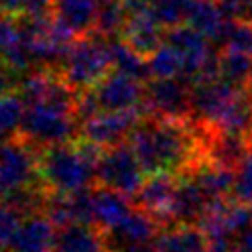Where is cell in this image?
I'll use <instances>...</instances> for the list:
<instances>
[{
  "mask_svg": "<svg viewBox=\"0 0 252 252\" xmlns=\"http://www.w3.org/2000/svg\"><path fill=\"white\" fill-rule=\"evenodd\" d=\"M220 49L242 51V53L252 55V22L248 20L230 22L224 33V39L220 43Z\"/></svg>",
  "mask_w": 252,
  "mask_h": 252,
  "instance_id": "obj_28",
  "label": "cell"
},
{
  "mask_svg": "<svg viewBox=\"0 0 252 252\" xmlns=\"http://www.w3.org/2000/svg\"><path fill=\"white\" fill-rule=\"evenodd\" d=\"M159 228H161V222L154 215L134 207L124 220H120L116 226L102 232L110 252H132L140 246L152 244Z\"/></svg>",
  "mask_w": 252,
  "mask_h": 252,
  "instance_id": "obj_9",
  "label": "cell"
},
{
  "mask_svg": "<svg viewBox=\"0 0 252 252\" xmlns=\"http://www.w3.org/2000/svg\"><path fill=\"white\" fill-rule=\"evenodd\" d=\"M55 252H110L104 232L87 222H71L57 228Z\"/></svg>",
  "mask_w": 252,
  "mask_h": 252,
  "instance_id": "obj_18",
  "label": "cell"
},
{
  "mask_svg": "<svg viewBox=\"0 0 252 252\" xmlns=\"http://www.w3.org/2000/svg\"><path fill=\"white\" fill-rule=\"evenodd\" d=\"M244 91H246V98H248V102H250V110H252V79L248 81V85L244 87Z\"/></svg>",
  "mask_w": 252,
  "mask_h": 252,
  "instance_id": "obj_32",
  "label": "cell"
},
{
  "mask_svg": "<svg viewBox=\"0 0 252 252\" xmlns=\"http://www.w3.org/2000/svg\"><path fill=\"white\" fill-rule=\"evenodd\" d=\"M26 112V102L18 93H6L0 96V140L14 138L20 132Z\"/></svg>",
  "mask_w": 252,
  "mask_h": 252,
  "instance_id": "obj_25",
  "label": "cell"
},
{
  "mask_svg": "<svg viewBox=\"0 0 252 252\" xmlns=\"http://www.w3.org/2000/svg\"><path fill=\"white\" fill-rule=\"evenodd\" d=\"M246 2H250V4H252V0H246Z\"/></svg>",
  "mask_w": 252,
  "mask_h": 252,
  "instance_id": "obj_34",
  "label": "cell"
},
{
  "mask_svg": "<svg viewBox=\"0 0 252 252\" xmlns=\"http://www.w3.org/2000/svg\"><path fill=\"white\" fill-rule=\"evenodd\" d=\"M189 2L191 0H150V10L156 20L165 30H169L179 24H185Z\"/></svg>",
  "mask_w": 252,
  "mask_h": 252,
  "instance_id": "obj_27",
  "label": "cell"
},
{
  "mask_svg": "<svg viewBox=\"0 0 252 252\" xmlns=\"http://www.w3.org/2000/svg\"><path fill=\"white\" fill-rule=\"evenodd\" d=\"M98 4L94 0H53L51 16L77 37L89 35L96 28Z\"/></svg>",
  "mask_w": 252,
  "mask_h": 252,
  "instance_id": "obj_20",
  "label": "cell"
},
{
  "mask_svg": "<svg viewBox=\"0 0 252 252\" xmlns=\"http://www.w3.org/2000/svg\"><path fill=\"white\" fill-rule=\"evenodd\" d=\"M120 37L138 53H142L144 57H150L165 41V28L156 20L152 10L146 8V10L128 14V20Z\"/></svg>",
  "mask_w": 252,
  "mask_h": 252,
  "instance_id": "obj_14",
  "label": "cell"
},
{
  "mask_svg": "<svg viewBox=\"0 0 252 252\" xmlns=\"http://www.w3.org/2000/svg\"><path fill=\"white\" fill-rule=\"evenodd\" d=\"M57 226L41 211L26 215L10 252H55Z\"/></svg>",
  "mask_w": 252,
  "mask_h": 252,
  "instance_id": "obj_15",
  "label": "cell"
},
{
  "mask_svg": "<svg viewBox=\"0 0 252 252\" xmlns=\"http://www.w3.org/2000/svg\"><path fill=\"white\" fill-rule=\"evenodd\" d=\"M240 89L226 83L224 79H207L191 85V112L189 118L211 128L226 104L234 98Z\"/></svg>",
  "mask_w": 252,
  "mask_h": 252,
  "instance_id": "obj_11",
  "label": "cell"
},
{
  "mask_svg": "<svg viewBox=\"0 0 252 252\" xmlns=\"http://www.w3.org/2000/svg\"><path fill=\"white\" fill-rule=\"evenodd\" d=\"M126 20H128V10H126L124 2L122 0H110V2L98 6L94 32L104 35V37H118V35H122Z\"/></svg>",
  "mask_w": 252,
  "mask_h": 252,
  "instance_id": "obj_24",
  "label": "cell"
},
{
  "mask_svg": "<svg viewBox=\"0 0 252 252\" xmlns=\"http://www.w3.org/2000/svg\"><path fill=\"white\" fill-rule=\"evenodd\" d=\"M219 77L238 89H244L252 79V55L242 51L220 49Z\"/></svg>",
  "mask_w": 252,
  "mask_h": 252,
  "instance_id": "obj_22",
  "label": "cell"
},
{
  "mask_svg": "<svg viewBox=\"0 0 252 252\" xmlns=\"http://www.w3.org/2000/svg\"><path fill=\"white\" fill-rule=\"evenodd\" d=\"M211 207H213V203L205 195V191L199 187V183L189 173H183V175H179L175 195L167 209L165 226H169V224H201V220L211 211Z\"/></svg>",
  "mask_w": 252,
  "mask_h": 252,
  "instance_id": "obj_12",
  "label": "cell"
},
{
  "mask_svg": "<svg viewBox=\"0 0 252 252\" xmlns=\"http://www.w3.org/2000/svg\"><path fill=\"white\" fill-rule=\"evenodd\" d=\"M132 209L134 201H130L128 195L104 185L93 187V224L100 230L116 226L120 220L128 217Z\"/></svg>",
  "mask_w": 252,
  "mask_h": 252,
  "instance_id": "obj_16",
  "label": "cell"
},
{
  "mask_svg": "<svg viewBox=\"0 0 252 252\" xmlns=\"http://www.w3.org/2000/svg\"><path fill=\"white\" fill-rule=\"evenodd\" d=\"M209 128L193 118H142L128 144L136 152L146 173L167 171L183 175L203 163Z\"/></svg>",
  "mask_w": 252,
  "mask_h": 252,
  "instance_id": "obj_1",
  "label": "cell"
},
{
  "mask_svg": "<svg viewBox=\"0 0 252 252\" xmlns=\"http://www.w3.org/2000/svg\"><path fill=\"white\" fill-rule=\"evenodd\" d=\"M110 51H112V69L126 73L138 81H150V67H148V57L138 53L134 47H130L120 35L118 37H108Z\"/></svg>",
  "mask_w": 252,
  "mask_h": 252,
  "instance_id": "obj_21",
  "label": "cell"
},
{
  "mask_svg": "<svg viewBox=\"0 0 252 252\" xmlns=\"http://www.w3.org/2000/svg\"><path fill=\"white\" fill-rule=\"evenodd\" d=\"M110 71H112V51L108 37L96 32L79 37L71 45L67 57L59 67L61 77L77 93L93 89Z\"/></svg>",
  "mask_w": 252,
  "mask_h": 252,
  "instance_id": "obj_3",
  "label": "cell"
},
{
  "mask_svg": "<svg viewBox=\"0 0 252 252\" xmlns=\"http://www.w3.org/2000/svg\"><path fill=\"white\" fill-rule=\"evenodd\" d=\"M26 215L20 213L14 205L0 199V252H10L12 244L22 228Z\"/></svg>",
  "mask_w": 252,
  "mask_h": 252,
  "instance_id": "obj_26",
  "label": "cell"
},
{
  "mask_svg": "<svg viewBox=\"0 0 252 252\" xmlns=\"http://www.w3.org/2000/svg\"><path fill=\"white\" fill-rule=\"evenodd\" d=\"M77 122L79 118L75 110L57 106L47 100H39L26 106L18 136L41 150L53 144L73 142V138L79 136L81 128V124Z\"/></svg>",
  "mask_w": 252,
  "mask_h": 252,
  "instance_id": "obj_4",
  "label": "cell"
},
{
  "mask_svg": "<svg viewBox=\"0 0 252 252\" xmlns=\"http://www.w3.org/2000/svg\"><path fill=\"white\" fill-rule=\"evenodd\" d=\"M14 75H16V73L0 59V96L12 91V87H14V79H12V77H14Z\"/></svg>",
  "mask_w": 252,
  "mask_h": 252,
  "instance_id": "obj_31",
  "label": "cell"
},
{
  "mask_svg": "<svg viewBox=\"0 0 252 252\" xmlns=\"http://www.w3.org/2000/svg\"><path fill=\"white\" fill-rule=\"evenodd\" d=\"M102 148L79 140L39 150V177L51 193H75L96 183V161Z\"/></svg>",
  "mask_w": 252,
  "mask_h": 252,
  "instance_id": "obj_2",
  "label": "cell"
},
{
  "mask_svg": "<svg viewBox=\"0 0 252 252\" xmlns=\"http://www.w3.org/2000/svg\"><path fill=\"white\" fill-rule=\"evenodd\" d=\"M94 104L100 110H130V108H140L144 100V91L142 81L120 73V71H110L100 83H96L93 89H87Z\"/></svg>",
  "mask_w": 252,
  "mask_h": 252,
  "instance_id": "obj_10",
  "label": "cell"
},
{
  "mask_svg": "<svg viewBox=\"0 0 252 252\" xmlns=\"http://www.w3.org/2000/svg\"><path fill=\"white\" fill-rule=\"evenodd\" d=\"M144 165L128 142L102 150L96 161V185L116 189L128 197H134L144 183Z\"/></svg>",
  "mask_w": 252,
  "mask_h": 252,
  "instance_id": "obj_6",
  "label": "cell"
},
{
  "mask_svg": "<svg viewBox=\"0 0 252 252\" xmlns=\"http://www.w3.org/2000/svg\"><path fill=\"white\" fill-rule=\"evenodd\" d=\"M39 152L22 136L0 142V199L39 183Z\"/></svg>",
  "mask_w": 252,
  "mask_h": 252,
  "instance_id": "obj_5",
  "label": "cell"
},
{
  "mask_svg": "<svg viewBox=\"0 0 252 252\" xmlns=\"http://www.w3.org/2000/svg\"><path fill=\"white\" fill-rule=\"evenodd\" d=\"M148 67H150V75L152 79H171V77H179L183 73V57L181 53L169 45V43H161L150 57H148Z\"/></svg>",
  "mask_w": 252,
  "mask_h": 252,
  "instance_id": "obj_23",
  "label": "cell"
},
{
  "mask_svg": "<svg viewBox=\"0 0 252 252\" xmlns=\"http://www.w3.org/2000/svg\"><path fill=\"white\" fill-rule=\"evenodd\" d=\"M140 108L130 110H100L81 122L79 136L87 142L100 146L102 150L128 142L132 130L140 124Z\"/></svg>",
  "mask_w": 252,
  "mask_h": 252,
  "instance_id": "obj_7",
  "label": "cell"
},
{
  "mask_svg": "<svg viewBox=\"0 0 252 252\" xmlns=\"http://www.w3.org/2000/svg\"><path fill=\"white\" fill-rule=\"evenodd\" d=\"M158 252H209V236L201 224H169L158 232Z\"/></svg>",
  "mask_w": 252,
  "mask_h": 252,
  "instance_id": "obj_19",
  "label": "cell"
},
{
  "mask_svg": "<svg viewBox=\"0 0 252 252\" xmlns=\"http://www.w3.org/2000/svg\"><path fill=\"white\" fill-rule=\"evenodd\" d=\"M250 22H252V18H250Z\"/></svg>",
  "mask_w": 252,
  "mask_h": 252,
  "instance_id": "obj_35",
  "label": "cell"
},
{
  "mask_svg": "<svg viewBox=\"0 0 252 252\" xmlns=\"http://www.w3.org/2000/svg\"><path fill=\"white\" fill-rule=\"evenodd\" d=\"M230 22L232 20H228L222 14L217 0H191L189 2L185 24H189L191 28L201 32L205 37H209L219 47L224 39V33L228 30Z\"/></svg>",
  "mask_w": 252,
  "mask_h": 252,
  "instance_id": "obj_17",
  "label": "cell"
},
{
  "mask_svg": "<svg viewBox=\"0 0 252 252\" xmlns=\"http://www.w3.org/2000/svg\"><path fill=\"white\" fill-rule=\"evenodd\" d=\"M232 199L252 205V148L236 169V183H234Z\"/></svg>",
  "mask_w": 252,
  "mask_h": 252,
  "instance_id": "obj_29",
  "label": "cell"
},
{
  "mask_svg": "<svg viewBox=\"0 0 252 252\" xmlns=\"http://www.w3.org/2000/svg\"><path fill=\"white\" fill-rule=\"evenodd\" d=\"M177 183H179V175L175 173H167V171L148 173V177L132 197L134 207L144 209L146 213L154 215L161 224H165L167 209L175 195Z\"/></svg>",
  "mask_w": 252,
  "mask_h": 252,
  "instance_id": "obj_13",
  "label": "cell"
},
{
  "mask_svg": "<svg viewBox=\"0 0 252 252\" xmlns=\"http://www.w3.org/2000/svg\"><path fill=\"white\" fill-rule=\"evenodd\" d=\"M94 2H96V4L100 6V4H106V2H110V0H94Z\"/></svg>",
  "mask_w": 252,
  "mask_h": 252,
  "instance_id": "obj_33",
  "label": "cell"
},
{
  "mask_svg": "<svg viewBox=\"0 0 252 252\" xmlns=\"http://www.w3.org/2000/svg\"><path fill=\"white\" fill-rule=\"evenodd\" d=\"M30 0H0V14L24 16V10Z\"/></svg>",
  "mask_w": 252,
  "mask_h": 252,
  "instance_id": "obj_30",
  "label": "cell"
},
{
  "mask_svg": "<svg viewBox=\"0 0 252 252\" xmlns=\"http://www.w3.org/2000/svg\"><path fill=\"white\" fill-rule=\"evenodd\" d=\"M144 106L150 116L189 118L191 112V85L179 77L150 79L144 91Z\"/></svg>",
  "mask_w": 252,
  "mask_h": 252,
  "instance_id": "obj_8",
  "label": "cell"
}]
</instances>
